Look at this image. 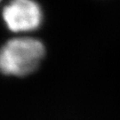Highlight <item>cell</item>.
Instances as JSON below:
<instances>
[{
  "label": "cell",
  "mask_w": 120,
  "mask_h": 120,
  "mask_svg": "<svg viewBox=\"0 0 120 120\" xmlns=\"http://www.w3.org/2000/svg\"><path fill=\"white\" fill-rule=\"evenodd\" d=\"M45 52V46L38 39L32 38L10 39L1 50V70L6 76H28L38 69Z\"/></svg>",
  "instance_id": "obj_1"
},
{
  "label": "cell",
  "mask_w": 120,
  "mask_h": 120,
  "mask_svg": "<svg viewBox=\"0 0 120 120\" xmlns=\"http://www.w3.org/2000/svg\"><path fill=\"white\" fill-rule=\"evenodd\" d=\"M3 19L13 32L38 29L42 22V11L33 0H11L3 9Z\"/></svg>",
  "instance_id": "obj_2"
}]
</instances>
